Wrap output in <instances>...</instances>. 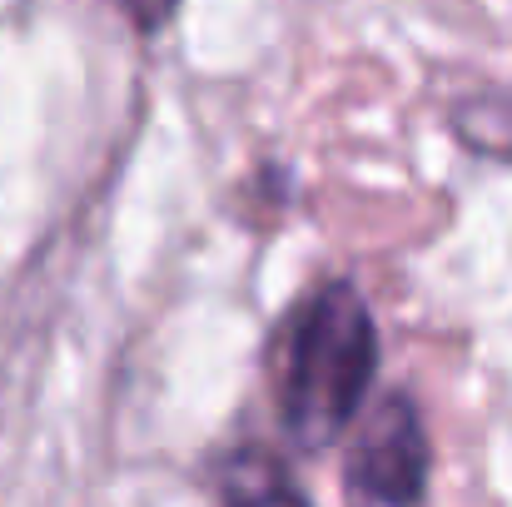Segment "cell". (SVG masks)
I'll return each mask as SVG.
<instances>
[{
	"label": "cell",
	"instance_id": "cell-1",
	"mask_svg": "<svg viewBox=\"0 0 512 507\" xmlns=\"http://www.w3.org/2000/svg\"><path fill=\"white\" fill-rule=\"evenodd\" d=\"M378 378V329L348 279L319 284L289 319L279 358V418L294 448L324 453L363 413Z\"/></svg>",
	"mask_w": 512,
	"mask_h": 507
},
{
	"label": "cell",
	"instance_id": "cell-2",
	"mask_svg": "<svg viewBox=\"0 0 512 507\" xmlns=\"http://www.w3.org/2000/svg\"><path fill=\"white\" fill-rule=\"evenodd\" d=\"M433 448L408 393H383L343 453V488L353 507H423Z\"/></svg>",
	"mask_w": 512,
	"mask_h": 507
},
{
	"label": "cell",
	"instance_id": "cell-3",
	"mask_svg": "<svg viewBox=\"0 0 512 507\" xmlns=\"http://www.w3.org/2000/svg\"><path fill=\"white\" fill-rule=\"evenodd\" d=\"M219 503L224 507H309V498L294 488L289 468L264 448H239L219 468Z\"/></svg>",
	"mask_w": 512,
	"mask_h": 507
},
{
	"label": "cell",
	"instance_id": "cell-4",
	"mask_svg": "<svg viewBox=\"0 0 512 507\" xmlns=\"http://www.w3.org/2000/svg\"><path fill=\"white\" fill-rule=\"evenodd\" d=\"M458 135H463L473 150H483V155L512 160V90L463 105V110H458Z\"/></svg>",
	"mask_w": 512,
	"mask_h": 507
},
{
	"label": "cell",
	"instance_id": "cell-5",
	"mask_svg": "<svg viewBox=\"0 0 512 507\" xmlns=\"http://www.w3.org/2000/svg\"><path fill=\"white\" fill-rule=\"evenodd\" d=\"M115 5H120L140 30H160L174 10H179V0H115Z\"/></svg>",
	"mask_w": 512,
	"mask_h": 507
}]
</instances>
